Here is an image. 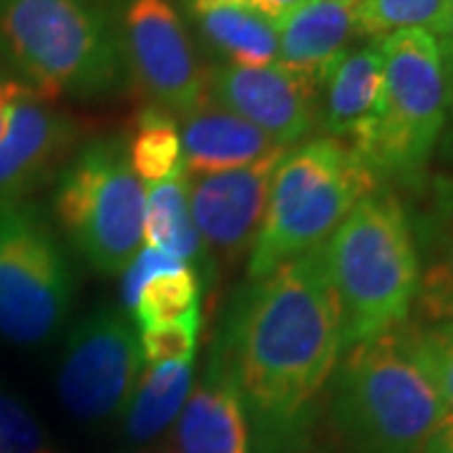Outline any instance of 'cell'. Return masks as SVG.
<instances>
[{
    "label": "cell",
    "mask_w": 453,
    "mask_h": 453,
    "mask_svg": "<svg viewBox=\"0 0 453 453\" xmlns=\"http://www.w3.org/2000/svg\"><path fill=\"white\" fill-rule=\"evenodd\" d=\"M187 169L174 179L149 184L144 202V240L149 247L164 250L192 267L204 288L217 282V262L207 244L196 232L189 214V192H187Z\"/></svg>",
    "instance_id": "ac0fdd59"
},
{
    "label": "cell",
    "mask_w": 453,
    "mask_h": 453,
    "mask_svg": "<svg viewBox=\"0 0 453 453\" xmlns=\"http://www.w3.org/2000/svg\"><path fill=\"white\" fill-rule=\"evenodd\" d=\"M342 356L340 308L325 244L247 280L226 308L207 368L234 386L259 453H292Z\"/></svg>",
    "instance_id": "6da1fadb"
},
{
    "label": "cell",
    "mask_w": 453,
    "mask_h": 453,
    "mask_svg": "<svg viewBox=\"0 0 453 453\" xmlns=\"http://www.w3.org/2000/svg\"><path fill=\"white\" fill-rule=\"evenodd\" d=\"M277 26V64L323 86L357 33L356 0H305Z\"/></svg>",
    "instance_id": "5bb4252c"
},
{
    "label": "cell",
    "mask_w": 453,
    "mask_h": 453,
    "mask_svg": "<svg viewBox=\"0 0 453 453\" xmlns=\"http://www.w3.org/2000/svg\"><path fill=\"white\" fill-rule=\"evenodd\" d=\"M405 345L436 388L446 413L453 416V323L401 327Z\"/></svg>",
    "instance_id": "cb8c5ba5"
},
{
    "label": "cell",
    "mask_w": 453,
    "mask_h": 453,
    "mask_svg": "<svg viewBox=\"0 0 453 453\" xmlns=\"http://www.w3.org/2000/svg\"><path fill=\"white\" fill-rule=\"evenodd\" d=\"M401 327L345 348L327 380L345 453H421L449 418Z\"/></svg>",
    "instance_id": "3957f363"
},
{
    "label": "cell",
    "mask_w": 453,
    "mask_h": 453,
    "mask_svg": "<svg viewBox=\"0 0 453 453\" xmlns=\"http://www.w3.org/2000/svg\"><path fill=\"white\" fill-rule=\"evenodd\" d=\"M43 431L16 398L0 393V453L43 451Z\"/></svg>",
    "instance_id": "4316f807"
},
{
    "label": "cell",
    "mask_w": 453,
    "mask_h": 453,
    "mask_svg": "<svg viewBox=\"0 0 453 453\" xmlns=\"http://www.w3.org/2000/svg\"><path fill=\"white\" fill-rule=\"evenodd\" d=\"M418 310L426 323H453V219L443 229L431 250L428 265L421 273Z\"/></svg>",
    "instance_id": "d4e9b609"
},
{
    "label": "cell",
    "mask_w": 453,
    "mask_h": 453,
    "mask_svg": "<svg viewBox=\"0 0 453 453\" xmlns=\"http://www.w3.org/2000/svg\"><path fill=\"white\" fill-rule=\"evenodd\" d=\"M177 453H250L244 405L222 372L207 368L192 386L174 431Z\"/></svg>",
    "instance_id": "e0dca14e"
},
{
    "label": "cell",
    "mask_w": 453,
    "mask_h": 453,
    "mask_svg": "<svg viewBox=\"0 0 453 453\" xmlns=\"http://www.w3.org/2000/svg\"><path fill=\"white\" fill-rule=\"evenodd\" d=\"M192 360L142 371L124 405V438L131 446L149 443L177 418L192 393Z\"/></svg>",
    "instance_id": "ffe728a7"
},
{
    "label": "cell",
    "mask_w": 453,
    "mask_h": 453,
    "mask_svg": "<svg viewBox=\"0 0 453 453\" xmlns=\"http://www.w3.org/2000/svg\"><path fill=\"white\" fill-rule=\"evenodd\" d=\"M127 149L131 169L139 181L159 184L184 172L177 116L154 104H146L136 113L134 129L127 136Z\"/></svg>",
    "instance_id": "44dd1931"
},
{
    "label": "cell",
    "mask_w": 453,
    "mask_h": 453,
    "mask_svg": "<svg viewBox=\"0 0 453 453\" xmlns=\"http://www.w3.org/2000/svg\"><path fill=\"white\" fill-rule=\"evenodd\" d=\"M305 0H184V5L199 13V11H210V8H219V5H240V8H250L259 16L270 18L273 23H280L282 18L292 13L295 8H300Z\"/></svg>",
    "instance_id": "f1b7e54d"
},
{
    "label": "cell",
    "mask_w": 453,
    "mask_h": 453,
    "mask_svg": "<svg viewBox=\"0 0 453 453\" xmlns=\"http://www.w3.org/2000/svg\"><path fill=\"white\" fill-rule=\"evenodd\" d=\"M79 139L81 127L71 113L38 94L18 101L0 134V207L28 202L58 177Z\"/></svg>",
    "instance_id": "4fadbf2b"
},
{
    "label": "cell",
    "mask_w": 453,
    "mask_h": 453,
    "mask_svg": "<svg viewBox=\"0 0 453 453\" xmlns=\"http://www.w3.org/2000/svg\"><path fill=\"white\" fill-rule=\"evenodd\" d=\"M35 94L28 83H23L16 76H3L0 79V134L5 131L8 127V119H11V113L16 109L18 101H23L26 96H31Z\"/></svg>",
    "instance_id": "4dcf8cb0"
},
{
    "label": "cell",
    "mask_w": 453,
    "mask_h": 453,
    "mask_svg": "<svg viewBox=\"0 0 453 453\" xmlns=\"http://www.w3.org/2000/svg\"><path fill=\"white\" fill-rule=\"evenodd\" d=\"M446 5L449 0H356L357 33L380 41L408 28L431 31Z\"/></svg>",
    "instance_id": "603a6c76"
},
{
    "label": "cell",
    "mask_w": 453,
    "mask_h": 453,
    "mask_svg": "<svg viewBox=\"0 0 453 453\" xmlns=\"http://www.w3.org/2000/svg\"><path fill=\"white\" fill-rule=\"evenodd\" d=\"M325 262L338 297L342 350L405 323L418 297L421 259L395 196H363L325 242Z\"/></svg>",
    "instance_id": "277c9868"
},
{
    "label": "cell",
    "mask_w": 453,
    "mask_h": 453,
    "mask_svg": "<svg viewBox=\"0 0 453 453\" xmlns=\"http://www.w3.org/2000/svg\"><path fill=\"white\" fill-rule=\"evenodd\" d=\"M187 174H217L262 162L282 151L237 113L217 106L210 96L177 119Z\"/></svg>",
    "instance_id": "9a60e30c"
},
{
    "label": "cell",
    "mask_w": 453,
    "mask_h": 453,
    "mask_svg": "<svg viewBox=\"0 0 453 453\" xmlns=\"http://www.w3.org/2000/svg\"><path fill=\"white\" fill-rule=\"evenodd\" d=\"M144 187L129 164L127 136L79 144L53 187V214L96 273L119 275L144 240Z\"/></svg>",
    "instance_id": "52a82bcc"
},
{
    "label": "cell",
    "mask_w": 453,
    "mask_h": 453,
    "mask_svg": "<svg viewBox=\"0 0 453 453\" xmlns=\"http://www.w3.org/2000/svg\"><path fill=\"white\" fill-rule=\"evenodd\" d=\"M0 58L46 101H104L131 83L106 0H0Z\"/></svg>",
    "instance_id": "7a4b0ae2"
},
{
    "label": "cell",
    "mask_w": 453,
    "mask_h": 453,
    "mask_svg": "<svg viewBox=\"0 0 453 453\" xmlns=\"http://www.w3.org/2000/svg\"><path fill=\"white\" fill-rule=\"evenodd\" d=\"M285 151L232 172L187 174L189 214L214 262L234 265L252 252L267 210L270 184Z\"/></svg>",
    "instance_id": "7c38bea8"
},
{
    "label": "cell",
    "mask_w": 453,
    "mask_h": 453,
    "mask_svg": "<svg viewBox=\"0 0 453 453\" xmlns=\"http://www.w3.org/2000/svg\"><path fill=\"white\" fill-rule=\"evenodd\" d=\"M196 31L222 65H270L277 64V26L240 5H219L192 13Z\"/></svg>",
    "instance_id": "d6986e66"
},
{
    "label": "cell",
    "mask_w": 453,
    "mask_h": 453,
    "mask_svg": "<svg viewBox=\"0 0 453 453\" xmlns=\"http://www.w3.org/2000/svg\"><path fill=\"white\" fill-rule=\"evenodd\" d=\"M131 83L149 104L184 116L207 98L204 68L172 0H106Z\"/></svg>",
    "instance_id": "9c48e42d"
},
{
    "label": "cell",
    "mask_w": 453,
    "mask_h": 453,
    "mask_svg": "<svg viewBox=\"0 0 453 453\" xmlns=\"http://www.w3.org/2000/svg\"><path fill=\"white\" fill-rule=\"evenodd\" d=\"M320 127L325 136L353 146L368 134L383 96V56L372 46L348 50L325 79Z\"/></svg>",
    "instance_id": "2e32d148"
},
{
    "label": "cell",
    "mask_w": 453,
    "mask_h": 453,
    "mask_svg": "<svg viewBox=\"0 0 453 453\" xmlns=\"http://www.w3.org/2000/svg\"><path fill=\"white\" fill-rule=\"evenodd\" d=\"M421 453H453V416H449L446 421L441 423V428L426 443V449Z\"/></svg>",
    "instance_id": "1f68e13d"
},
{
    "label": "cell",
    "mask_w": 453,
    "mask_h": 453,
    "mask_svg": "<svg viewBox=\"0 0 453 453\" xmlns=\"http://www.w3.org/2000/svg\"><path fill=\"white\" fill-rule=\"evenodd\" d=\"M204 83L217 106L250 121L282 149L303 144L320 121V83L280 64H211Z\"/></svg>",
    "instance_id": "8fae6325"
},
{
    "label": "cell",
    "mask_w": 453,
    "mask_h": 453,
    "mask_svg": "<svg viewBox=\"0 0 453 453\" xmlns=\"http://www.w3.org/2000/svg\"><path fill=\"white\" fill-rule=\"evenodd\" d=\"M179 267H184V262L174 255H169V252H164V250H157V247L139 250L136 257L129 262V267L124 270V277H121V305L127 310H134L149 280L179 270Z\"/></svg>",
    "instance_id": "83f0119b"
},
{
    "label": "cell",
    "mask_w": 453,
    "mask_h": 453,
    "mask_svg": "<svg viewBox=\"0 0 453 453\" xmlns=\"http://www.w3.org/2000/svg\"><path fill=\"white\" fill-rule=\"evenodd\" d=\"M378 46L383 56V96L372 127L353 151L375 177L411 181L421 177L446 127L451 86L431 31L390 33Z\"/></svg>",
    "instance_id": "8992f818"
},
{
    "label": "cell",
    "mask_w": 453,
    "mask_h": 453,
    "mask_svg": "<svg viewBox=\"0 0 453 453\" xmlns=\"http://www.w3.org/2000/svg\"><path fill=\"white\" fill-rule=\"evenodd\" d=\"M73 300L71 265L35 202L0 207V338L23 348L50 340Z\"/></svg>",
    "instance_id": "ba28073f"
},
{
    "label": "cell",
    "mask_w": 453,
    "mask_h": 453,
    "mask_svg": "<svg viewBox=\"0 0 453 453\" xmlns=\"http://www.w3.org/2000/svg\"><path fill=\"white\" fill-rule=\"evenodd\" d=\"M375 174L345 142L318 136L285 151L270 184L247 280L325 244L363 196L375 192Z\"/></svg>",
    "instance_id": "5b68a950"
},
{
    "label": "cell",
    "mask_w": 453,
    "mask_h": 453,
    "mask_svg": "<svg viewBox=\"0 0 453 453\" xmlns=\"http://www.w3.org/2000/svg\"><path fill=\"white\" fill-rule=\"evenodd\" d=\"M431 35L436 38L438 53H441V61H443V68H446L449 86H451L453 94V0H449L443 16L438 18V23L431 28Z\"/></svg>",
    "instance_id": "f546056e"
},
{
    "label": "cell",
    "mask_w": 453,
    "mask_h": 453,
    "mask_svg": "<svg viewBox=\"0 0 453 453\" xmlns=\"http://www.w3.org/2000/svg\"><path fill=\"white\" fill-rule=\"evenodd\" d=\"M139 375L136 330L121 310H94L65 340L58 395L71 416L101 421L127 405Z\"/></svg>",
    "instance_id": "30bf717a"
},
{
    "label": "cell",
    "mask_w": 453,
    "mask_h": 453,
    "mask_svg": "<svg viewBox=\"0 0 453 453\" xmlns=\"http://www.w3.org/2000/svg\"><path fill=\"white\" fill-rule=\"evenodd\" d=\"M199 330H202V310L181 318L177 323L144 327L136 335L139 356L149 365L189 363V360H195Z\"/></svg>",
    "instance_id": "484cf974"
},
{
    "label": "cell",
    "mask_w": 453,
    "mask_h": 453,
    "mask_svg": "<svg viewBox=\"0 0 453 453\" xmlns=\"http://www.w3.org/2000/svg\"><path fill=\"white\" fill-rule=\"evenodd\" d=\"M3 76H5V73H3V71H0V79H3Z\"/></svg>",
    "instance_id": "836d02e7"
},
{
    "label": "cell",
    "mask_w": 453,
    "mask_h": 453,
    "mask_svg": "<svg viewBox=\"0 0 453 453\" xmlns=\"http://www.w3.org/2000/svg\"><path fill=\"white\" fill-rule=\"evenodd\" d=\"M202 292L204 285L192 267H179L172 273L157 275L144 285L136 300L134 320L136 327H154V325L177 323L181 318L202 310Z\"/></svg>",
    "instance_id": "7402d4cb"
},
{
    "label": "cell",
    "mask_w": 453,
    "mask_h": 453,
    "mask_svg": "<svg viewBox=\"0 0 453 453\" xmlns=\"http://www.w3.org/2000/svg\"><path fill=\"white\" fill-rule=\"evenodd\" d=\"M154 453H174V451H154Z\"/></svg>",
    "instance_id": "d6a6232c"
}]
</instances>
